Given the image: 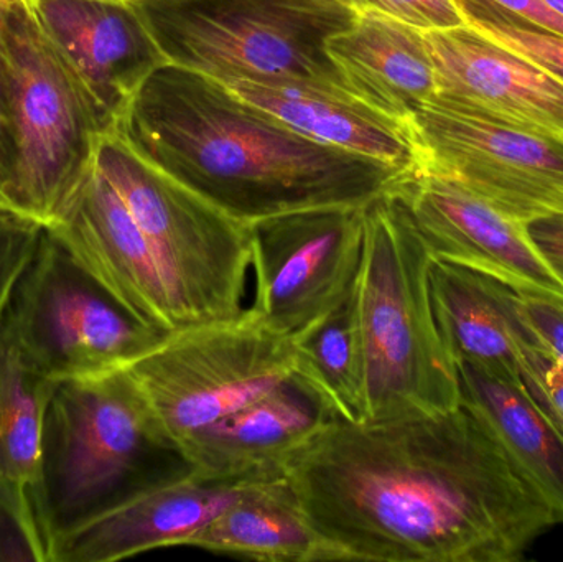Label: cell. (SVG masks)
<instances>
[{
	"instance_id": "ba28073f",
	"label": "cell",
	"mask_w": 563,
	"mask_h": 562,
	"mask_svg": "<svg viewBox=\"0 0 563 562\" xmlns=\"http://www.w3.org/2000/svg\"><path fill=\"white\" fill-rule=\"evenodd\" d=\"M122 370L162 441L177 451L198 429L291 385L294 345L251 306L233 319L164 333Z\"/></svg>"
},
{
	"instance_id": "d4e9b609",
	"label": "cell",
	"mask_w": 563,
	"mask_h": 562,
	"mask_svg": "<svg viewBox=\"0 0 563 562\" xmlns=\"http://www.w3.org/2000/svg\"><path fill=\"white\" fill-rule=\"evenodd\" d=\"M465 25L563 85V36L531 25L486 0H452Z\"/></svg>"
},
{
	"instance_id": "8992f818",
	"label": "cell",
	"mask_w": 563,
	"mask_h": 562,
	"mask_svg": "<svg viewBox=\"0 0 563 562\" xmlns=\"http://www.w3.org/2000/svg\"><path fill=\"white\" fill-rule=\"evenodd\" d=\"M95 167L151 243L185 327L240 316L253 269L251 224L148 162L114 119L96 142Z\"/></svg>"
},
{
	"instance_id": "4fadbf2b",
	"label": "cell",
	"mask_w": 563,
	"mask_h": 562,
	"mask_svg": "<svg viewBox=\"0 0 563 562\" xmlns=\"http://www.w3.org/2000/svg\"><path fill=\"white\" fill-rule=\"evenodd\" d=\"M394 191L435 260L488 274L519 293L563 300V280L529 236L528 224L432 175H410Z\"/></svg>"
},
{
	"instance_id": "3957f363",
	"label": "cell",
	"mask_w": 563,
	"mask_h": 562,
	"mask_svg": "<svg viewBox=\"0 0 563 562\" xmlns=\"http://www.w3.org/2000/svg\"><path fill=\"white\" fill-rule=\"evenodd\" d=\"M363 220L353 287L363 422L450 411L462 405V388L433 310L432 253L394 188L364 205Z\"/></svg>"
},
{
	"instance_id": "9a60e30c",
	"label": "cell",
	"mask_w": 563,
	"mask_h": 562,
	"mask_svg": "<svg viewBox=\"0 0 563 562\" xmlns=\"http://www.w3.org/2000/svg\"><path fill=\"white\" fill-rule=\"evenodd\" d=\"M423 36L435 71L433 101L563 144L562 82L468 25Z\"/></svg>"
},
{
	"instance_id": "603a6c76",
	"label": "cell",
	"mask_w": 563,
	"mask_h": 562,
	"mask_svg": "<svg viewBox=\"0 0 563 562\" xmlns=\"http://www.w3.org/2000/svg\"><path fill=\"white\" fill-rule=\"evenodd\" d=\"M462 403L489 429L563 525V431L529 398L519 379L468 363L456 365Z\"/></svg>"
},
{
	"instance_id": "cb8c5ba5",
	"label": "cell",
	"mask_w": 563,
	"mask_h": 562,
	"mask_svg": "<svg viewBox=\"0 0 563 562\" xmlns=\"http://www.w3.org/2000/svg\"><path fill=\"white\" fill-rule=\"evenodd\" d=\"M291 385L327 418L363 422L364 360L353 289L343 302L291 335Z\"/></svg>"
},
{
	"instance_id": "d6a6232c",
	"label": "cell",
	"mask_w": 563,
	"mask_h": 562,
	"mask_svg": "<svg viewBox=\"0 0 563 562\" xmlns=\"http://www.w3.org/2000/svg\"><path fill=\"white\" fill-rule=\"evenodd\" d=\"M16 0H0V26L5 25L9 20L10 10L15 5Z\"/></svg>"
},
{
	"instance_id": "52a82bcc",
	"label": "cell",
	"mask_w": 563,
	"mask_h": 562,
	"mask_svg": "<svg viewBox=\"0 0 563 562\" xmlns=\"http://www.w3.org/2000/svg\"><path fill=\"white\" fill-rule=\"evenodd\" d=\"M15 132L12 213L53 227L92 170L108 118L85 79L16 2L5 25Z\"/></svg>"
},
{
	"instance_id": "e575fe53",
	"label": "cell",
	"mask_w": 563,
	"mask_h": 562,
	"mask_svg": "<svg viewBox=\"0 0 563 562\" xmlns=\"http://www.w3.org/2000/svg\"><path fill=\"white\" fill-rule=\"evenodd\" d=\"M16 2L30 3V2H35V0H16ZM121 2H131V0H121Z\"/></svg>"
},
{
	"instance_id": "ffe728a7",
	"label": "cell",
	"mask_w": 563,
	"mask_h": 562,
	"mask_svg": "<svg viewBox=\"0 0 563 562\" xmlns=\"http://www.w3.org/2000/svg\"><path fill=\"white\" fill-rule=\"evenodd\" d=\"M230 88L311 141L417 174L409 122L371 108L344 89L313 82H236Z\"/></svg>"
},
{
	"instance_id": "7a4b0ae2",
	"label": "cell",
	"mask_w": 563,
	"mask_h": 562,
	"mask_svg": "<svg viewBox=\"0 0 563 562\" xmlns=\"http://www.w3.org/2000/svg\"><path fill=\"white\" fill-rule=\"evenodd\" d=\"M148 162L244 223L317 207H364L416 172L305 137L217 79L155 69L115 115Z\"/></svg>"
},
{
	"instance_id": "f546056e",
	"label": "cell",
	"mask_w": 563,
	"mask_h": 562,
	"mask_svg": "<svg viewBox=\"0 0 563 562\" xmlns=\"http://www.w3.org/2000/svg\"><path fill=\"white\" fill-rule=\"evenodd\" d=\"M7 25V23H5ZM5 25L0 26V211L12 213V180L15 168V132H13L12 96L7 62Z\"/></svg>"
},
{
	"instance_id": "2e32d148",
	"label": "cell",
	"mask_w": 563,
	"mask_h": 562,
	"mask_svg": "<svg viewBox=\"0 0 563 562\" xmlns=\"http://www.w3.org/2000/svg\"><path fill=\"white\" fill-rule=\"evenodd\" d=\"M56 386L0 327V562L49 560L42 451Z\"/></svg>"
},
{
	"instance_id": "44dd1931",
	"label": "cell",
	"mask_w": 563,
	"mask_h": 562,
	"mask_svg": "<svg viewBox=\"0 0 563 562\" xmlns=\"http://www.w3.org/2000/svg\"><path fill=\"white\" fill-rule=\"evenodd\" d=\"M351 95L409 122L435 96V71L422 30L374 12H360L350 29L327 42Z\"/></svg>"
},
{
	"instance_id": "6da1fadb",
	"label": "cell",
	"mask_w": 563,
	"mask_h": 562,
	"mask_svg": "<svg viewBox=\"0 0 563 562\" xmlns=\"http://www.w3.org/2000/svg\"><path fill=\"white\" fill-rule=\"evenodd\" d=\"M341 561L516 562L558 527L482 419L327 418L280 464Z\"/></svg>"
},
{
	"instance_id": "484cf974",
	"label": "cell",
	"mask_w": 563,
	"mask_h": 562,
	"mask_svg": "<svg viewBox=\"0 0 563 562\" xmlns=\"http://www.w3.org/2000/svg\"><path fill=\"white\" fill-rule=\"evenodd\" d=\"M45 230L35 221L0 211V322L16 284L42 246Z\"/></svg>"
},
{
	"instance_id": "7c38bea8",
	"label": "cell",
	"mask_w": 563,
	"mask_h": 562,
	"mask_svg": "<svg viewBox=\"0 0 563 562\" xmlns=\"http://www.w3.org/2000/svg\"><path fill=\"white\" fill-rule=\"evenodd\" d=\"M46 231L142 326L158 333L185 327L151 243L95 162L71 205Z\"/></svg>"
},
{
	"instance_id": "4dcf8cb0",
	"label": "cell",
	"mask_w": 563,
	"mask_h": 562,
	"mask_svg": "<svg viewBox=\"0 0 563 562\" xmlns=\"http://www.w3.org/2000/svg\"><path fill=\"white\" fill-rule=\"evenodd\" d=\"M528 233L549 266L563 280V213L528 224Z\"/></svg>"
},
{
	"instance_id": "5bb4252c",
	"label": "cell",
	"mask_w": 563,
	"mask_h": 562,
	"mask_svg": "<svg viewBox=\"0 0 563 562\" xmlns=\"http://www.w3.org/2000/svg\"><path fill=\"white\" fill-rule=\"evenodd\" d=\"M276 471L231 481H205L187 471L155 482L56 531L48 562H111L164 548H185L257 478Z\"/></svg>"
},
{
	"instance_id": "f1b7e54d",
	"label": "cell",
	"mask_w": 563,
	"mask_h": 562,
	"mask_svg": "<svg viewBox=\"0 0 563 562\" xmlns=\"http://www.w3.org/2000/svg\"><path fill=\"white\" fill-rule=\"evenodd\" d=\"M519 309L539 349L563 363V300L519 293Z\"/></svg>"
},
{
	"instance_id": "7402d4cb",
	"label": "cell",
	"mask_w": 563,
	"mask_h": 562,
	"mask_svg": "<svg viewBox=\"0 0 563 562\" xmlns=\"http://www.w3.org/2000/svg\"><path fill=\"white\" fill-rule=\"evenodd\" d=\"M185 548L264 562L341 561L305 517L280 469L257 478Z\"/></svg>"
},
{
	"instance_id": "5b68a950",
	"label": "cell",
	"mask_w": 563,
	"mask_h": 562,
	"mask_svg": "<svg viewBox=\"0 0 563 562\" xmlns=\"http://www.w3.org/2000/svg\"><path fill=\"white\" fill-rule=\"evenodd\" d=\"M187 471L180 454L162 441L124 370L56 386L42 451L43 497L53 535Z\"/></svg>"
},
{
	"instance_id": "836d02e7",
	"label": "cell",
	"mask_w": 563,
	"mask_h": 562,
	"mask_svg": "<svg viewBox=\"0 0 563 562\" xmlns=\"http://www.w3.org/2000/svg\"><path fill=\"white\" fill-rule=\"evenodd\" d=\"M552 10L563 15V0H544Z\"/></svg>"
},
{
	"instance_id": "30bf717a",
	"label": "cell",
	"mask_w": 563,
	"mask_h": 562,
	"mask_svg": "<svg viewBox=\"0 0 563 562\" xmlns=\"http://www.w3.org/2000/svg\"><path fill=\"white\" fill-rule=\"evenodd\" d=\"M417 174L452 181L499 213L529 224L563 213V144L440 102L409 119Z\"/></svg>"
},
{
	"instance_id": "277c9868",
	"label": "cell",
	"mask_w": 563,
	"mask_h": 562,
	"mask_svg": "<svg viewBox=\"0 0 563 562\" xmlns=\"http://www.w3.org/2000/svg\"><path fill=\"white\" fill-rule=\"evenodd\" d=\"M172 65L231 86L313 82L350 92L327 52L356 10L343 0H131Z\"/></svg>"
},
{
	"instance_id": "8fae6325",
	"label": "cell",
	"mask_w": 563,
	"mask_h": 562,
	"mask_svg": "<svg viewBox=\"0 0 563 562\" xmlns=\"http://www.w3.org/2000/svg\"><path fill=\"white\" fill-rule=\"evenodd\" d=\"M363 208H305L251 223L253 307L277 332L295 335L346 299L363 256Z\"/></svg>"
},
{
	"instance_id": "ac0fdd59",
	"label": "cell",
	"mask_w": 563,
	"mask_h": 562,
	"mask_svg": "<svg viewBox=\"0 0 563 562\" xmlns=\"http://www.w3.org/2000/svg\"><path fill=\"white\" fill-rule=\"evenodd\" d=\"M324 419L305 393L285 385L187 436L177 451L205 481L251 477L280 469Z\"/></svg>"
},
{
	"instance_id": "83f0119b",
	"label": "cell",
	"mask_w": 563,
	"mask_h": 562,
	"mask_svg": "<svg viewBox=\"0 0 563 562\" xmlns=\"http://www.w3.org/2000/svg\"><path fill=\"white\" fill-rule=\"evenodd\" d=\"M351 9L374 12L416 26L422 32L465 25L452 0H343Z\"/></svg>"
},
{
	"instance_id": "d6986e66",
	"label": "cell",
	"mask_w": 563,
	"mask_h": 562,
	"mask_svg": "<svg viewBox=\"0 0 563 562\" xmlns=\"http://www.w3.org/2000/svg\"><path fill=\"white\" fill-rule=\"evenodd\" d=\"M437 323L456 365L468 363L519 379V363L532 337L515 287L449 261L430 264Z\"/></svg>"
},
{
	"instance_id": "9c48e42d",
	"label": "cell",
	"mask_w": 563,
	"mask_h": 562,
	"mask_svg": "<svg viewBox=\"0 0 563 562\" xmlns=\"http://www.w3.org/2000/svg\"><path fill=\"white\" fill-rule=\"evenodd\" d=\"M0 327L55 383L118 372L164 335L125 312L46 230Z\"/></svg>"
},
{
	"instance_id": "e0dca14e",
	"label": "cell",
	"mask_w": 563,
	"mask_h": 562,
	"mask_svg": "<svg viewBox=\"0 0 563 562\" xmlns=\"http://www.w3.org/2000/svg\"><path fill=\"white\" fill-rule=\"evenodd\" d=\"M22 5L85 79L109 124L145 79L168 63L132 2L35 0Z\"/></svg>"
},
{
	"instance_id": "4316f807",
	"label": "cell",
	"mask_w": 563,
	"mask_h": 562,
	"mask_svg": "<svg viewBox=\"0 0 563 562\" xmlns=\"http://www.w3.org/2000/svg\"><path fill=\"white\" fill-rule=\"evenodd\" d=\"M519 383L529 398L563 431V363L532 343L522 352Z\"/></svg>"
},
{
	"instance_id": "1f68e13d",
	"label": "cell",
	"mask_w": 563,
	"mask_h": 562,
	"mask_svg": "<svg viewBox=\"0 0 563 562\" xmlns=\"http://www.w3.org/2000/svg\"><path fill=\"white\" fill-rule=\"evenodd\" d=\"M499 9L519 16L531 25L541 26L563 36V15L552 10L544 0H486Z\"/></svg>"
}]
</instances>
